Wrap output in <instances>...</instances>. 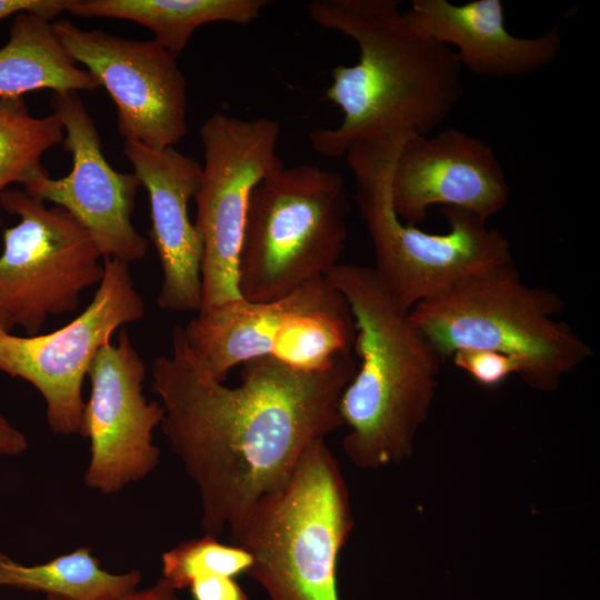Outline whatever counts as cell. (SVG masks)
Instances as JSON below:
<instances>
[{"label": "cell", "instance_id": "6da1fadb", "mask_svg": "<svg viewBox=\"0 0 600 600\" xmlns=\"http://www.w3.org/2000/svg\"><path fill=\"white\" fill-rule=\"evenodd\" d=\"M357 367L351 353L317 368L259 358L242 364L240 384L230 388L174 327L171 354L151 363V386L164 411L162 432L198 488L204 534L228 529L233 538L306 450L343 426L340 399Z\"/></svg>", "mask_w": 600, "mask_h": 600}, {"label": "cell", "instance_id": "7a4b0ae2", "mask_svg": "<svg viewBox=\"0 0 600 600\" xmlns=\"http://www.w3.org/2000/svg\"><path fill=\"white\" fill-rule=\"evenodd\" d=\"M398 0H314L319 26L356 41L358 62L332 69L326 99L342 111L337 128L310 132L312 148L344 157L356 143L432 134L463 97L462 68L451 48L417 30Z\"/></svg>", "mask_w": 600, "mask_h": 600}, {"label": "cell", "instance_id": "3957f363", "mask_svg": "<svg viewBox=\"0 0 600 600\" xmlns=\"http://www.w3.org/2000/svg\"><path fill=\"white\" fill-rule=\"evenodd\" d=\"M326 279L350 307L360 359L340 399L343 451L361 469L398 464L412 454L443 361L372 267L339 263Z\"/></svg>", "mask_w": 600, "mask_h": 600}, {"label": "cell", "instance_id": "277c9868", "mask_svg": "<svg viewBox=\"0 0 600 600\" xmlns=\"http://www.w3.org/2000/svg\"><path fill=\"white\" fill-rule=\"evenodd\" d=\"M562 312L561 298L523 282L514 264L422 301L409 317L442 361L460 350L500 352L529 388L550 392L593 354Z\"/></svg>", "mask_w": 600, "mask_h": 600}, {"label": "cell", "instance_id": "5b68a950", "mask_svg": "<svg viewBox=\"0 0 600 600\" xmlns=\"http://www.w3.org/2000/svg\"><path fill=\"white\" fill-rule=\"evenodd\" d=\"M399 139L362 141L346 153L354 199L372 241V267L406 311L472 279L514 266L510 243L470 211L443 208L448 231L431 233L404 223L393 210L390 168Z\"/></svg>", "mask_w": 600, "mask_h": 600}, {"label": "cell", "instance_id": "8992f818", "mask_svg": "<svg viewBox=\"0 0 600 600\" xmlns=\"http://www.w3.org/2000/svg\"><path fill=\"white\" fill-rule=\"evenodd\" d=\"M354 526L349 491L324 440L262 497L231 538L252 557L248 574L271 600H340L338 559Z\"/></svg>", "mask_w": 600, "mask_h": 600}, {"label": "cell", "instance_id": "52a82bcc", "mask_svg": "<svg viewBox=\"0 0 600 600\" xmlns=\"http://www.w3.org/2000/svg\"><path fill=\"white\" fill-rule=\"evenodd\" d=\"M342 176L316 164L283 168L252 190L238 260V289L252 302L280 299L326 279L348 238Z\"/></svg>", "mask_w": 600, "mask_h": 600}, {"label": "cell", "instance_id": "ba28073f", "mask_svg": "<svg viewBox=\"0 0 600 600\" xmlns=\"http://www.w3.org/2000/svg\"><path fill=\"white\" fill-rule=\"evenodd\" d=\"M183 333L197 361L223 382L232 368L259 358L324 366L353 351L357 328L346 298L320 279L277 300L240 298L198 312Z\"/></svg>", "mask_w": 600, "mask_h": 600}, {"label": "cell", "instance_id": "9c48e42d", "mask_svg": "<svg viewBox=\"0 0 600 600\" xmlns=\"http://www.w3.org/2000/svg\"><path fill=\"white\" fill-rule=\"evenodd\" d=\"M0 207L20 221L3 230L0 310L10 328L36 336L49 317L73 312L81 292L103 277L101 251L64 208H47L24 190L6 189Z\"/></svg>", "mask_w": 600, "mask_h": 600}, {"label": "cell", "instance_id": "30bf717a", "mask_svg": "<svg viewBox=\"0 0 600 600\" xmlns=\"http://www.w3.org/2000/svg\"><path fill=\"white\" fill-rule=\"evenodd\" d=\"M280 123L216 112L200 128L203 164L194 194V227L202 238L201 311L242 298L238 260L254 187L283 169L277 152Z\"/></svg>", "mask_w": 600, "mask_h": 600}, {"label": "cell", "instance_id": "8fae6325", "mask_svg": "<svg viewBox=\"0 0 600 600\" xmlns=\"http://www.w3.org/2000/svg\"><path fill=\"white\" fill-rule=\"evenodd\" d=\"M144 311L129 263L103 258V277L91 302L68 324L46 334H0V372L41 393L53 433L80 434L82 383L93 358L120 326L140 320Z\"/></svg>", "mask_w": 600, "mask_h": 600}, {"label": "cell", "instance_id": "7c38bea8", "mask_svg": "<svg viewBox=\"0 0 600 600\" xmlns=\"http://www.w3.org/2000/svg\"><path fill=\"white\" fill-rule=\"evenodd\" d=\"M52 29L114 102L121 137L161 150L186 136L187 81L177 56L153 39L83 30L68 19L52 22Z\"/></svg>", "mask_w": 600, "mask_h": 600}, {"label": "cell", "instance_id": "4fadbf2b", "mask_svg": "<svg viewBox=\"0 0 600 600\" xmlns=\"http://www.w3.org/2000/svg\"><path fill=\"white\" fill-rule=\"evenodd\" d=\"M146 364L126 329L117 342L99 349L88 377L90 396L82 410L80 436L90 441L84 484L113 494L148 477L160 450L152 431L161 424L163 407L142 393Z\"/></svg>", "mask_w": 600, "mask_h": 600}, {"label": "cell", "instance_id": "5bb4252c", "mask_svg": "<svg viewBox=\"0 0 600 600\" xmlns=\"http://www.w3.org/2000/svg\"><path fill=\"white\" fill-rule=\"evenodd\" d=\"M50 102L62 121L72 168L63 178L48 174L23 190L70 212L93 237L102 258L128 263L143 259L148 240L131 222L139 178L116 171L106 160L94 121L77 92L53 93Z\"/></svg>", "mask_w": 600, "mask_h": 600}, {"label": "cell", "instance_id": "9a60e30c", "mask_svg": "<svg viewBox=\"0 0 600 600\" xmlns=\"http://www.w3.org/2000/svg\"><path fill=\"white\" fill-rule=\"evenodd\" d=\"M389 184L394 212L412 226L423 222L437 204L470 211L488 222L510 197L491 146L456 128L403 139L391 162Z\"/></svg>", "mask_w": 600, "mask_h": 600}, {"label": "cell", "instance_id": "2e32d148", "mask_svg": "<svg viewBox=\"0 0 600 600\" xmlns=\"http://www.w3.org/2000/svg\"><path fill=\"white\" fill-rule=\"evenodd\" d=\"M123 152L149 196L150 238L162 269L158 304L170 311L199 312L203 243L190 221L188 202L198 189L201 164L174 147L157 150L126 140Z\"/></svg>", "mask_w": 600, "mask_h": 600}, {"label": "cell", "instance_id": "e0dca14e", "mask_svg": "<svg viewBox=\"0 0 600 600\" xmlns=\"http://www.w3.org/2000/svg\"><path fill=\"white\" fill-rule=\"evenodd\" d=\"M403 14L417 30L451 48L461 68L478 77H527L551 66L561 51L558 22L537 37L513 36L501 0H413Z\"/></svg>", "mask_w": 600, "mask_h": 600}, {"label": "cell", "instance_id": "ac0fdd59", "mask_svg": "<svg viewBox=\"0 0 600 600\" xmlns=\"http://www.w3.org/2000/svg\"><path fill=\"white\" fill-rule=\"evenodd\" d=\"M98 87L67 53L52 22L32 12L13 16L9 40L0 48V97H22L40 89L53 93L92 91Z\"/></svg>", "mask_w": 600, "mask_h": 600}, {"label": "cell", "instance_id": "d6986e66", "mask_svg": "<svg viewBox=\"0 0 600 600\" xmlns=\"http://www.w3.org/2000/svg\"><path fill=\"white\" fill-rule=\"evenodd\" d=\"M267 0H72L67 11L81 18H114L150 29L153 40L174 56L193 32L212 22L248 24Z\"/></svg>", "mask_w": 600, "mask_h": 600}, {"label": "cell", "instance_id": "ffe728a7", "mask_svg": "<svg viewBox=\"0 0 600 600\" xmlns=\"http://www.w3.org/2000/svg\"><path fill=\"white\" fill-rule=\"evenodd\" d=\"M141 573H111L91 549L79 547L47 562L27 566L0 552V587L40 591L63 600H109L137 589Z\"/></svg>", "mask_w": 600, "mask_h": 600}, {"label": "cell", "instance_id": "44dd1931", "mask_svg": "<svg viewBox=\"0 0 600 600\" xmlns=\"http://www.w3.org/2000/svg\"><path fill=\"white\" fill-rule=\"evenodd\" d=\"M63 138L57 112L37 118L22 97H0V193L11 183L26 188L48 176L41 157Z\"/></svg>", "mask_w": 600, "mask_h": 600}, {"label": "cell", "instance_id": "7402d4cb", "mask_svg": "<svg viewBox=\"0 0 600 600\" xmlns=\"http://www.w3.org/2000/svg\"><path fill=\"white\" fill-rule=\"evenodd\" d=\"M162 578L176 590L188 588L192 580L206 574L236 577L247 573L252 557L243 548L224 544L218 538H201L180 542L161 557Z\"/></svg>", "mask_w": 600, "mask_h": 600}, {"label": "cell", "instance_id": "603a6c76", "mask_svg": "<svg viewBox=\"0 0 600 600\" xmlns=\"http://www.w3.org/2000/svg\"><path fill=\"white\" fill-rule=\"evenodd\" d=\"M450 359L457 368L486 388H496L511 374L519 376L520 372V366L513 358L490 350H460Z\"/></svg>", "mask_w": 600, "mask_h": 600}, {"label": "cell", "instance_id": "cb8c5ba5", "mask_svg": "<svg viewBox=\"0 0 600 600\" xmlns=\"http://www.w3.org/2000/svg\"><path fill=\"white\" fill-rule=\"evenodd\" d=\"M188 588L193 600H248L233 578L227 576H201L192 580Z\"/></svg>", "mask_w": 600, "mask_h": 600}, {"label": "cell", "instance_id": "d4e9b609", "mask_svg": "<svg viewBox=\"0 0 600 600\" xmlns=\"http://www.w3.org/2000/svg\"><path fill=\"white\" fill-rule=\"evenodd\" d=\"M72 0H0V20L18 12H32L51 20L67 11Z\"/></svg>", "mask_w": 600, "mask_h": 600}, {"label": "cell", "instance_id": "484cf974", "mask_svg": "<svg viewBox=\"0 0 600 600\" xmlns=\"http://www.w3.org/2000/svg\"><path fill=\"white\" fill-rule=\"evenodd\" d=\"M28 448L24 434L0 414V456H18Z\"/></svg>", "mask_w": 600, "mask_h": 600}, {"label": "cell", "instance_id": "4316f807", "mask_svg": "<svg viewBox=\"0 0 600 600\" xmlns=\"http://www.w3.org/2000/svg\"><path fill=\"white\" fill-rule=\"evenodd\" d=\"M109 600H177V597L176 589L164 578H160L147 589H134Z\"/></svg>", "mask_w": 600, "mask_h": 600}, {"label": "cell", "instance_id": "83f0119b", "mask_svg": "<svg viewBox=\"0 0 600 600\" xmlns=\"http://www.w3.org/2000/svg\"><path fill=\"white\" fill-rule=\"evenodd\" d=\"M10 330H11V328H10L4 314L0 310V334L1 333H10Z\"/></svg>", "mask_w": 600, "mask_h": 600}, {"label": "cell", "instance_id": "f1b7e54d", "mask_svg": "<svg viewBox=\"0 0 600 600\" xmlns=\"http://www.w3.org/2000/svg\"><path fill=\"white\" fill-rule=\"evenodd\" d=\"M46 600H63V599H61L59 597H56V596H47Z\"/></svg>", "mask_w": 600, "mask_h": 600}]
</instances>
